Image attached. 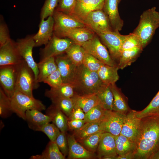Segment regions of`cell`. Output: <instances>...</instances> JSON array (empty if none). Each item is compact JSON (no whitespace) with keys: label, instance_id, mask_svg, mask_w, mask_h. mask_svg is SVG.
Segmentation results:
<instances>
[{"label":"cell","instance_id":"cell-1","mask_svg":"<svg viewBox=\"0 0 159 159\" xmlns=\"http://www.w3.org/2000/svg\"><path fill=\"white\" fill-rule=\"evenodd\" d=\"M134 143V159H153L159 150V117L141 119Z\"/></svg>","mask_w":159,"mask_h":159},{"label":"cell","instance_id":"cell-2","mask_svg":"<svg viewBox=\"0 0 159 159\" xmlns=\"http://www.w3.org/2000/svg\"><path fill=\"white\" fill-rule=\"evenodd\" d=\"M75 94H96L105 84L97 72L92 71L83 64L77 67L71 84Z\"/></svg>","mask_w":159,"mask_h":159},{"label":"cell","instance_id":"cell-3","mask_svg":"<svg viewBox=\"0 0 159 159\" xmlns=\"http://www.w3.org/2000/svg\"><path fill=\"white\" fill-rule=\"evenodd\" d=\"M159 27V12L156 7L149 9L141 15L139 24L132 33L138 37L143 49L152 38Z\"/></svg>","mask_w":159,"mask_h":159},{"label":"cell","instance_id":"cell-4","mask_svg":"<svg viewBox=\"0 0 159 159\" xmlns=\"http://www.w3.org/2000/svg\"><path fill=\"white\" fill-rule=\"evenodd\" d=\"M10 99L12 112L25 120L27 110L36 109L42 111L46 109L45 106L41 101L19 91H15Z\"/></svg>","mask_w":159,"mask_h":159},{"label":"cell","instance_id":"cell-5","mask_svg":"<svg viewBox=\"0 0 159 159\" xmlns=\"http://www.w3.org/2000/svg\"><path fill=\"white\" fill-rule=\"evenodd\" d=\"M16 67L15 91H19L30 97H34L33 90L38 87L36 83L34 72L24 60L16 65Z\"/></svg>","mask_w":159,"mask_h":159},{"label":"cell","instance_id":"cell-6","mask_svg":"<svg viewBox=\"0 0 159 159\" xmlns=\"http://www.w3.org/2000/svg\"><path fill=\"white\" fill-rule=\"evenodd\" d=\"M74 43L72 40L69 38H60L53 33L48 42L40 50L39 62L65 53L69 47Z\"/></svg>","mask_w":159,"mask_h":159},{"label":"cell","instance_id":"cell-7","mask_svg":"<svg viewBox=\"0 0 159 159\" xmlns=\"http://www.w3.org/2000/svg\"><path fill=\"white\" fill-rule=\"evenodd\" d=\"M80 45L86 52L91 54L105 64L111 66H117L97 34L92 39Z\"/></svg>","mask_w":159,"mask_h":159},{"label":"cell","instance_id":"cell-8","mask_svg":"<svg viewBox=\"0 0 159 159\" xmlns=\"http://www.w3.org/2000/svg\"><path fill=\"white\" fill-rule=\"evenodd\" d=\"M97 35L108 49L112 59L114 61L119 60L122 46L126 35H122L119 31H114L103 32Z\"/></svg>","mask_w":159,"mask_h":159},{"label":"cell","instance_id":"cell-9","mask_svg":"<svg viewBox=\"0 0 159 159\" xmlns=\"http://www.w3.org/2000/svg\"><path fill=\"white\" fill-rule=\"evenodd\" d=\"M52 16L54 20L53 33L60 38L63 33L70 29L87 26L84 23L73 16L56 9Z\"/></svg>","mask_w":159,"mask_h":159},{"label":"cell","instance_id":"cell-10","mask_svg":"<svg viewBox=\"0 0 159 159\" xmlns=\"http://www.w3.org/2000/svg\"><path fill=\"white\" fill-rule=\"evenodd\" d=\"M83 22L97 34L113 31L108 16L102 9L91 12L85 17Z\"/></svg>","mask_w":159,"mask_h":159},{"label":"cell","instance_id":"cell-11","mask_svg":"<svg viewBox=\"0 0 159 159\" xmlns=\"http://www.w3.org/2000/svg\"><path fill=\"white\" fill-rule=\"evenodd\" d=\"M34 35H28L25 38L17 39L16 42L23 59L34 72L36 83L39 87L37 82L38 74L37 63L34 61L32 55L33 49L35 46Z\"/></svg>","mask_w":159,"mask_h":159},{"label":"cell","instance_id":"cell-12","mask_svg":"<svg viewBox=\"0 0 159 159\" xmlns=\"http://www.w3.org/2000/svg\"><path fill=\"white\" fill-rule=\"evenodd\" d=\"M23 60L16 42L11 39L0 47V67L16 65Z\"/></svg>","mask_w":159,"mask_h":159},{"label":"cell","instance_id":"cell-13","mask_svg":"<svg viewBox=\"0 0 159 159\" xmlns=\"http://www.w3.org/2000/svg\"><path fill=\"white\" fill-rule=\"evenodd\" d=\"M126 114L112 110H106L102 120L103 130L114 136L120 134Z\"/></svg>","mask_w":159,"mask_h":159},{"label":"cell","instance_id":"cell-14","mask_svg":"<svg viewBox=\"0 0 159 159\" xmlns=\"http://www.w3.org/2000/svg\"><path fill=\"white\" fill-rule=\"evenodd\" d=\"M16 77V65L0 67L1 87L10 98L15 91Z\"/></svg>","mask_w":159,"mask_h":159},{"label":"cell","instance_id":"cell-15","mask_svg":"<svg viewBox=\"0 0 159 159\" xmlns=\"http://www.w3.org/2000/svg\"><path fill=\"white\" fill-rule=\"evenodd\" d=\"M105 0H76L73 10L70 15L80 21H83L91 12L102 9Z\"/></svg>","mask_w":159,"mask_h":159},{"label":"cell","instance_id":"cell-16","mask_svg":"<svg viewBox=\"0 0 159 159\" xmlns=\"http://www.w3.org/2000/svg\"><path fill=\"white\" fill-rule=\"evenodd\" d=\"M64 53L55 57V62L61 74L63 83L71 84L77 66Z\"/></svg>","mask_w":159,"mask_h":159},{"label":"cell","instance_id":"cell-17","mask_svg":"<svg viewBox=\"0 0 159 159\" xmlns=\"http://www.w3.org/2000/svg\"><path fill=\"white\" fill-rule=\"evenodd\" d=\"M54 25V20L52 16H49L46 20H41L39 30L33 37L35 47L45 45L48 42L53 34Z\"/></svg>","mask_w":159,"mask_h":159},{"label":"cell","instance_id":"cell-18","mask_svg":"<svg viewBox=\"0 0 159 159\" xmlns=\"http://www.w3.org/2000/svg\"><path fill=\"white\" fill-rule=\"evenodd\" d=\"M137 111L130 110L126 114L120 134L134 142L138 134L141 119L138 118Z\"/></svg>","mask_w":159,"mask_h":159},{"label":"cell","instance_id":"cell-19","mask_svg":"<svg viewBox=\"0 0 159 159\" xmlns=\"http://www.w3.org/2000/svg\"><path fill=\"white\" fill-rule=\"evenodd\" d=\"M121 0H105L103 11L108 16L113 30L120 31L124 24L119 14L118 6Z\"/></svg>","mask_w":159,"mask_h":159},{"label":"cell","instance_id":"cell-20","mask_svg":"<svg viewBox=\"0 0 159 159\" xmlns=\"http://www.w3.org/2000/svg\"><path fill=\"white\" fill-rule=\"evenodd\" d=\"M95 32L87 26L77 27L70 29L62 35L61 38H68L75 43L80 44L93 38Z\"/></svg>","mask_w":159,"mask_h":159},{"label":"cell","instance_id":"cell-21","mask_svg":"<svg viewBox=\"0 0 159 159\" xmlns=\"http://www.w3.org/2000/svg\"><path fill=\"white\" fill-rule=\"evenodd\" d=\"M67 137L69 150L68 159H87L94 158V153L87 150L80 144L73 135H68Z\"/></svg>","mask_w":159,"mask_h":159},{"label":"cell","instance_id":"cell-22","mask_svg":"<svg viewBox=\"0 0 159 159\" xmlns=\"http://www.w3.org/2000/svg\"><path fill=\"white\" fill-rule=\"evenodd\" d=\"M98 156L100 158L105 157L117 156L116 150L114 136L105 132L102 135L97 149Z\"/></svg>","mask_w":159,"mask_h":159},{"label":"cell","instance_id":"cell-23","mask_svg":"<svg viewBox=\"0 0 159 159\" xmlns=\"http://www.w3.org/2000/svg\"><path fill=\"white\" fill-rule=\"evenodd\" d=\"M39 110L33 109L27 110L25 114L26 120L29 127L34 131H39L45 124L52 122L51 118Z\"/></svg>","mask_w":159,"mask_h":159},{"label":"cell","instance_id":"cell-24","mask_svg":"<svg viewBox=\"0 0 159 159\" xmlns=\"http://www.w3.org/2000/svg\"><path fill=\"white\" fill-rule=\"evenodd\" d=\"M46 114L50 117L52 122L60 131L67 132L68 118L61 110L52 104L46 109Z\"/></svg>","mask_w":159,"mask_h":159},{"label":"cell","instance_id":"cell-25","mask_svg":"<svg viewBox=\"0 0 159 159\" xmlns=\"http://www.w3.org/2000/svg\"><path fill=\"white\" fill-rule=\"evenodd\" d=\"M71 98L74 105L80 107L85 113L95 106L100 104L99 100L96 94L84 95L74 94Z\"/></svg>","mask_w":159,"mask_h":159},{"label":"cell","instance_id":"cell-26","mask_svg":"<svg viewBox=\"0 0 159 159\" xmlns=\"http://www.w3.org/2000/svg\"><path fill=\"white\" fill-rule=\"evenodd\" d=\"M102 120L98 121L85 123L81 128L74 130L73 135L76 140L78 142L95 132L100 131H104Z\"/></svg>","mask_w":159,"mask_h":159},{"label":"cell","instance_id":"cell-27","mask_svg":"<svg viewBox=\"0 0 159 159\" xmlns=\"http://www.w3.org/2000/svg\"><path fill=\"white\" fill-rule=\"evenodd\" d=\"M118 66H111L103 64L97 72L102 82L106 85L115 84L119 80Z\"/></svg>","mask_w":159,"mask_h":159},{"label":"cell","instance_id":"cell-28","mask_svg":"<svg viewBox=\"0 0 159 159\" xmlns=\"http://www.w3.org/2000/svg\"><path fill=\"white\" fill-rule=\"evenodd\" d=\"M38 74L37 83L43 82L49 75L57 68L54 57L49 58L43 62L37 63Z\"/></svg>","mask_w":159,"mask_h":159},{"label":"cell","instance_id":"cell-29","mask_svg":"<svg viewBox=\"0 0 159 159\" xmlns=\"http://www.w3.org/2000/svg\"><path fill=\"white\" fill-rule=\"evenodd\" d=\"M74 95L73 87L71 84L63 83L56 88H51L46 90L45 96L50 100L57 98L66 97L71 98Z\"/></svg>","mask_w":159,"mask_h":159},{"label":"cell","instance_id":"cell-30","mask_svg":"<svg viewBox=\"0 0 159 159\" xmlns=\"http://www.w3.org/2000/svg\"><path fill=\"white\" fill-rule=\"evenodd\" d=\"M110 87L113 96V110L126 114L130 110L124 97L115 84Z\"/></svg>","mask_w":159,"mask_h":159},{"label":"cell","instance_id":"cell-31","mask_svg":"<svg viewBox=\"0 0 159 159\" xmlns=\"http://www.w3.org/2000/svg\"><path fill=\"white\" fill-rule=\"evenodd\" d=\"M143 49L142 47H138L122 52L117 64L119 69H123L130 65L136 60Z\"/></svg>","mask_w":159,"mask_h":159},{"label":"cell","instance_id":"cell-32","mask_svg":"<svg viewBox=\"0 0 159 159\" xmlns=\"http://www.w3.org/2000/svg\"><path fill=\"white\" fill-rule=\"evenodd\" d=\"M65 157L62 153L55 142L49 141L46 148L40 155H32L31 159H64Z\"/></svg>","mask_w":159,"mask_h":159},{"label":"cell","instance_id":"cell-33","mask_svg":"<svg viewBox=\"0 0 159 159\" xmlns=\"http://www.w3.org/2000/svg\"><path fill=\"white\" fill-rule=\"evenodd\" d=\"M114 137L117 155L120 156L133 153L134 149V142L121 134L114 136Z\"/></svg>","mask_w":159,"mask_h":159},{"label":"cell","instance_id":"cell-34","mask_svg":"<svg viewBox=\"0 0 159 159\" xmlns=\"http://www.w3.org/2000/svg\"><path fill=\"white\" fill-rule=\"evenodd\" d=\"M100 104L105 110H113V96L110 85H105L96 94Z\"/></svg>","mask_w":159,"mask_h":159},{"label":"cell","instance_id":"cell-35","mask_svg":"<svg viewBox=\"0 0 159 159\" xmlns=\"http://www.w3.org/2000/svg\"><path fill=\"white\" fill-rule=\"evenodd\" d=\"M137 117L140 119L159 117V91L149 104L143 110L137 111Z\"/></svg>","mask_w":159,"mask_h":159},{"label":"cell","instance_id":"cell-36","mask_svg":"<svg viewBox=\"0 0 159 159\" xmlns=\"http://www.w3.org/2000/svg\"><path fill=\"white\" fill-rule=\"evenodd\" d=\"M85 53V49L80 45L74 43L69 47L65 53L78 67L83 64Z\"/></svg>","mask_w":159,"mask_h":159},{"label":"cell","instance_id":"cell-37","mask_svg":"<svg viewBox=\"0 0 159 159\" xmlns=\"http://www.w3.org/2000/svg\"><path fill=\"white\" fill-rule=\"evenodd\" d=\"M105 132L100 131L90 135L78 141L87 150L94 153L97 150L98 146L103 133Z\"/></svg>","mask_w":159,"mask_h":159},{"label":"cell","instance_id":"cell-38","mask_svg":"<svg viewBox=\"0 0 159 159\" xmlns=\"http://www.w3.org/2000/svg\"><path fill=\"white\" fill-rule=\"evenodd\" d=\"M52 104L61 110L68 117L74 105L70 97H60L51 99Z\"/></svg>","mask_w":159,"mask_h":159},{"label":"cell","instance_id":"cell-39","mask_svg":"<svg viewBox=\"0 0 159 159\" xmlns=\"http://www.w3.org/2000/svg\"><path fill=\"white\" fill-rule=\"evenodd\" d=\"M105 111L100 105H98L85 113L84 120L86 123L100 120L104 117Z\"/></svg>","mask_w":159,"mask_h":159},{"label":"cell","instance_id":"cell-40","mask_svg":"<svg viewBox=\"0 0 159 159\" xmlns=\"http://www.w3.org/2000/svg\"><path fill=\"white\" fill-rule=\"evenodd\" d=\"M12 112L11 108L10 99L2 88H0V116L6 118Z\"/></svg>","mask_w":159,"mask_h":159},{"label":"cell","instance_id":"cell-41","mask_svg":"<svg viewBox=\"0 0 159 159\" xmlns=\"http://www.w3.org/2000/svg\"><path fill=\"white\" fill-rule=\"evenodd\" d=\"M59 0H45L41 9V20L52 16L57 7Z\"/></svg>","mask_w":159,"mask_h":159},{"label":"cell","instance_id":"cell-42","mask_svg":"<svg viewBox=\"0 0 159 159\" xmlns=\"http://www.w3.org/2000/svg\"><path fill=\"white\" fill-rule=\"evenodd\" d=\"M104 64L91 54L85 52L82 64L90 70L97 72Z\"/></svg>","mask_w":159,"mask_h":159},{"label":"cell","instance_id":"cell-43","mask_svg":"<svg viewBox=\"0 0 159 159\" xmlns=\"http://www.w3.org/2000/svg\"><path fill=\"white\" fill-rule=\"evenodd\" d=\"M47 123L43 125L39 131L45 134L50 141L55 142L56 140L61 131L53 123Z\"/></svg>","mask_w":159,"mask_h":159},{"label":"cell","instance_id":"cell-44","mask_svg":"<svg viewBox=\"0 0 159 159\" xmlns=\"http://www.w3.org/2000/svg\"><path fill=\"white\" fill-rule=\"evenodd\" d=\"M138 47H142L138 37L135 34L131 33L126 35L122 46L121 52L124 50Z\"/></svg>","mask_w":159,"mask_h":159},{"label":"cell","instance_id":"cell-45","mask_svg":"<svg viewBox=\"0 0 159 159\" xmlns=\"http://www.w3.org/2000/svg\"><path fill=\"white\" fill-rule=\"evenodd\" d=\"M49 85L51 88L57 87L63 83V81L60 71L58 68L43 82Z\"/></svg>","mask_w":159,"mask_h":159},{"label":"cell","instance_id":"cell-46","mask_svg":"<svg viewBox=\"0 0 159 159\" xmlns=\"http://www.w3.org/2000/svg\"><path fill=\"white\" fill-rule=\"evenodd\" d=\"M66 132H61L57 137L55 142L60 151L64 156H68V145Z\"/></svg>","mask_w":159,"mask_h":159},{"label":"cell","instance_id":"cell-47","mask_svg":"<svg viewBox=\"0 0 159 159\" xmlns=\"http://www.w3.org/2000/svg\"><path fill=\"white\" fill-rule=\"evenodd\" d=\"M76 0H59L57 10L70 15L74 8Z\"/></svg>","mask_w":159,"mask_h":159},{"label":"cell","instance_id":"cell-48","mask_svg":"<svg viewBox=\"0 0 159 159\" xmlns=\"http://www.w3.org/2000/svg\"><path fill=\"white\" fill-rule=\"evenodd\" d=\"M11 39L8 28L6 24L1 21L0 24V47Z\"/></svg>","mask_w":159,"mask_h":159},{"label":"cell","instance_id":"cell-49","mask_svg":"<svg viewBox=\"0 0 159 159\" xmlns=\"http://www.w3.org/2000/svg\"><path fill=\"white\" fill-rule=\"evenodd\" d=\"M85 113L79 107L74 105L72 110L69 117L68 120H84Z\"/></svg>","mask_w":159,"mask_h":159},{"label":"cell","instance_id":"cell-50","mask_svg":"<svg viewBox=\"0 0 159 159\" xmlns=\"http://www.w3.org/2000/svg\"><path fill=\"white\" fill-rule=\"evenodd\" d=\"M84 120H68L67 122L68 129L73 131L77 130L85 123Z\"/></svg>","mask_w":159,"mask_h":159},{"label":"cell","instance_id":"cell-51","mask_svg":"<svg viewBox=\"0 0 159 159\" xmlns=\"http://www.w3.org/2000/svg\"><path fill=\"white\" fill-rule=\"evenodd\" d=\"M134 159L133 153H129L122 155H117L116 159Z\"/></svg>","mask_w":159,"mask_h":159},{"label":"cell","instance_id":"cell-52","mask_svg":"<svg viewBox=\"0 0 159 159\" xmlns=\"http://www.w3.org/2000/svg\"><path fill=\"white\" fill-rule=\"evenodd\" d=\"M159 159V150L153 156V159Z\"/></svg>","mask_w":159,"mask_h":159}]
</instances>
